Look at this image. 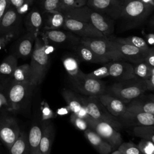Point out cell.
Returning <instances> with one entry per match:
<instances>
[{"instance_id": "9a60e30c", "label": "cell", "mask_w": 154, "mask_h": 154, "mask_svg": "<svg viewBox=\"0 0 154 154\" xmlns=\"http://www.w3.org/2000/svg\"><path fill=\"white\" fill-rule=\"evenodd\" d=\"M107 77H112L119 81L130 79L135 77L133 65L123 61H109L106 64Z\"/></svg>"}, {"instance_id": "4316f807", "label": "cell", "mask_w": 154, "mask_h": 154, "mask_svg": "<svg viewBox=\"0 0 154 154\" xmlns=\"http://www.w3.org/2000/svg\"><path fill=\"white\" fill-rule=\"evenodd\" d=\"M54 137V127L51 123L45 125L39 144V150L42 154H50Z\"/></svg>"}, {"instance_id": "ba28073f", "label": "cell", "mask_w": 154, "mask_h": 154, "mask_svg": "<svg viewBox=\"0 0 154 154\" xmlns=\"http://www.w3.org/2000/svg\"><path fill=\"white\" fill-rule=\"evenodd\" d=\"M20 132L16 119L6 111L0 112V141L9 149Z\"/></svg>"}, {"instance_id": "816d5d0a", "label": "cell", "mask_w": 154, "mask_h": 154, "mask_svg": "<svg viewBox=\"0 0 154 154\" xmlns=\"http://www.w3.org/2000/svg\"><path fill=\"white\" fill-rule=\"evenodd\" d=\"M30 154H42L41 152H40V150H37V151H35V152H33V153H30Z\"/></svg>"}, {"instance_id": "d590c367", "label": "cell", "mask_w": 154, "mask_h": 154, "mask_svg": "<svg viewBox=\"0 0 154 154\" xmlns=\"http://www.w3.org/2000/svg\"><path fill=\"white\" fill-rule=\"evenodd\" d=\"M10 5L13 6L21 16L26 14L34 4V0H10Z\"/></svg>"}, {"instance_id": "836d02e7", "label": "cell", "mask_w": 154, "mask_h": 154, "mask_svg": "<svg viewBox=\"0 0 154 154\" xmlns=\"http://www.w3.org/2000/svg\"><path fill=\"white\" fill-rule=\"evenodd\" d=\"M133 69L135 77L144 81L149 78L152 73L154 72V67H150L145 61L135 64L133 66Z\"/></svg>"}, {"instance_id": "6da1fadb", "label": "cell", "mask_w": 154, "mask_h": 154, "mask_svg": "<svg viewBox=\"0 0 154 154\" xmlns=\"http://www.w3.org/2000/svg\"><path fill=\"white\" fill-rule=\"evenodd\" d=\"M60 11H61L66 17L91 24L105 37L111 36L114 31V20L93 10L87 5L79 7H63Z\"/></svg>"}, {"instance_id": "9c48e42d", "label": "cell", "mask_w": 154, "mask_h": 154, "mask_svg": "<svg viewBox=\"0 0 154 154\" xmlns=\"http://www.w3.org/2000/svg\"><path fill=\"white\" fill-rule=\"evenodd\" d=\"M32 88L29 82H17L11 79L9 81L6 91L12 111L20 109Z\"/></svg>"}, {"instance_id": "c3c4849f", "label": "cell", "mask_w": 154, "mask_h": 154, "mask_svg": "<svg viewBox=\"0 0 154 154\" xmlns=\"http://www.w3.org/2000/svg\"><path fill=\"white\" fill-rule=\"evenodd\" d=\"M146 43H149V45H152L153 44V42H154V35L152 33H150V34H148L146 37Z\"/></svg>"}, {"instance_id": "d6a6232c", "label": "cell", "mask_w": 154, "mask_h": 154, "mask_svg": "<svg viewBox=\"0 0 154 154\" xmlns=\"http://www.w3.org/2000/svg\"><path fill=\"white\" fill-rule=\"evenodd\" d=\"M134 135L141 139L149 140L154 143V126H136L133 128Z\"/></svg>"}, {"instance_id": "f546056e", "label": "cell", "mask_w": 154, "mask_h": 154, "mask_svg": "<svg viewBox=\"0 0 154 154\" xmlns=\"http://www.w3.org/2000/svg\"><path fill=\"white\" fill-rule=\"evenodd\" d=\"M108 38L117 42L127 43V44L134 46L139 48L140 50L144 52L146 54L149 52V51L150 49V48L148 46L145 40L137 36H129L125 38L115 37L110 36Z\"/></svg>"}, {"instance_id": "2e32d148", "label": "cell", "mask_w": 154, "mask_h": 154, "mask_svg": "<svg viewBox=\"0 0 154 154\" xmlns=\"http://www.w3.org/2000/svg\"><path fill=\"white\" fill-rule=\"evenodd\" d=\"M109 40L111 45L123 55L125 61H129L134 64L144 61L146 54L139 48L127 43L117 42L110 38Z\"/></svg>"}, {"instance_id": "f907efd6", "label": "cell", "mask_w": 154, "mask_h": 154, "mask_svg": "<svg viewBox=\"0 0 154 154\" xmlns=\"http://www.w3.org/2000/svg\"><path fill=\"white\" fill-rule=\"evenodd\" d=\"M111 154H123V153H122L120 151H119L117 149H116V150H114Z\"/></svg>"}, {"instance_id": "8d00e7d4", "label": "cell", "mask_w": 154, "mask_h": 154, "mask_svg": "<svg viewBox=\"0 0 154 154\" xmlns=\"http://www.w3.org/2000/svg\"><path fill=\"white\" fill-rule=\"evenodd\" d=\"M117 149L123 154H142L138 146L130 142H122Z\"/></svg>"}, {"instance_id": "52a82bcc", "label": "cell", "mask_w": 154, "mask_h": 154, "mask_svg": "<svg viewBox=\"0 0 154 154\" xmlns=\"http://www.w3.org/2000/svg\"><path fill=\"white\" fill-rule=\"evenodd\" d=\"M88 124V127L96 132L112 147V150H116L123 142L122 137L116 129L109 124L93 119L88 115L85 118Z\"/></svg>"}, {"instance_id": "4fadbf2b", "label": "cell", "mask_w": 154, "mask_h": 154, "mask_svg": "<svg viewBox=\"0 0 154 154\" xmlns=\"http://www.w3.org/2000/svg\"><path fill=\"white\" fill-rule=\"evenodd\" d=\"M71 82L77 91L88 96H97L105 92L106 86L101 79L87 76L86 73L84 77Z\"/></svg>"}, {"instance_id": "4dcf8cb0", "label": "cell", "mask_w": 154, "mask_h": 154, "mask_svg": "<svg viewBox=\"0 0 154 154\" xmlns=\"http://www.w3.org/2000/svg\"><path fill=\"white\" fill-rule=\"evenodd\" d=\"M42 131L39 126L33 125L31 127L28 135L29 154L39 150V144L42 138Z\"/></svg>"}, {"instance_id": "74e56055", "label": "cell", "mask_w": 154, "mask_h": 154, "mask_svg": "<svg viewBox=\"0 0 154 154\" xmlns=\"http://www.w3.org/2000/svg\"><path fill=\"white\" fill-rule=\"evenodd\" d=\"M70 120L71 123L78 129L81 131H85L89 128L87 120L81 117L76 114L72 113L70 115Z\"/></svg>"}, {"instance_id": "bcb514c9", "label": "cell", "mask_w": 154, "mask_h": 154, "mask_svg": "<svg viewBox=\"0 0 154 154\" xmlns=\"http://www.w3.org/2000/svg\"><path fill=\"white\" fill-rule=\"evenodd\" d=\"M51 117H52V112L50 109L49 107L46 105L43 109V119H48Z\"/></svg>"}, {"instance_id": "277c9868", "label": "cell", "mask_w": 154, "mask_h": 154, "mask_svg": "<svg viewBox=\"0 0 154 154\" xmlns=\"http://www.w3.org/2000/svg\"><path fill=\"white\" fill-rule=\"evenodd\" d=\"M146 90L144 81L135 77L114 83L107 88H106L105 93L127 103L140 97Z\"/></svg>"}, {"instance_id": "d4e9b609", "label": "cell", "mask_w": 154, "mask_h": 154, "mask_svg": "<svg viewBox=\"0 0 154 154\" xmlns=\"http://www.w3.org/2000/svg\"><path fill=\"white\" fill-rule=\"evenodd\" d=\"M43 16V29H60L63 27L65 15L60 11L46 12Z\"/></svg>"}, {"instance_id": "30bf717a", "label": "cell", "mask_w": 154, "mask_h": 154, "mask_svg": "<svg viewBox=\"0 0 154 154\" xmlns=\"http://www.w3.org/2000/svg\"><path fill=\"white\" fill-rule=\"evenodd\" d=\"M63 28L81 38L105 37L91 24L66 16Z\"/></svg>"}, {"instance_id": "7dc6e473", "label": "cell", "mask_w": 154, "mask_h": 154, "mask_svg": "<svg viewBox=\"0 0 154 154\" xmlns=\"http://www.w3.org/2000/svg\"><path fill=\"white\" fill-rule=\"evenodd\" d=\"M11 79H8V78H5L3 76H0V91L2 90L3 89H4L5 88V87L7 86L8 82H9V81Z\"/></svg>"}, {"instance_id": "8992f818", "label": "cell", "mask_w": 154, "mask_h": 154, "mask_svg": "<svg viewBox=\"0 0 154 154\" xmlns=\"http://www.w3.org/2000/svg\"><path fill=\"white\" fill-rule=\"evenodd\" d=\"M80 43L109 61H125L123 55L111 45L108 37L81 38Z\"/></svg>"}, {"instance_id": "5b68a950", "label": "cell", "mask_w": 154, "mask_h": 154, "mask_svg": "<svg viewBox=\"0 0 154 154\" xmlns=\"http://www.w3.org/2000/svg\"><path fill=\"white\" fill-rule=\"evenodd\" d=\"M87 114L94 120L106 122L117 131L121 130L123 126L118 119L111 114L96 96L81 97Z\"/></svg>"}, {"instance_id": "ffe728a7", "label": "cell", "mask_w": 154, "mask_h": 154, "mask_svg": "<svg viewBox=\"0 0 154 154\" xmlns=\"http://www.w3.org/2000/svg\"><path fill=\"white\" fill-rule=\"evenodd\" d=\"M28 32L38 35L40 29L43 26V14L40 10L31 8L27 13L24 21Z\"/></svg>"}, {"instance_id": "cb8c5ba5", "label": "cell", "mask_w": 154, "mask_h": 154, "mask_svg": "<svg viewBox=\"0 0 154 154\" xmlns=\"http://www.w3.org/2000/svg\"><path fill=\"white\" fill-rule=\"evenodd\" d=\"M62 63L71 81L82 78L85 75V73L80 69L79 60L75 56L71 55L63 56L62 57Z\"/></svg>"}, {"instance_id": "83f0119b", "label": "cell", "mask_w": 154, "mask_h": 154, "mask_svg": "<svg viewBox=\"0 0 154 154\" xmlns=\"http://www.w3.org/2000/svg\"><path fill=\"white\" fill-rule=\"evenodd\" d=\"M8 150L10 154H29L28 135L26 132H20Z\"/></svg>"}, {"instance_id": "7bdbcfd3", "label": "cell", "mask_w": 154, "mask_h": 154, "mask_svg": "<svg viewBox=\"0 0 154 154\" xmlns=\"http://www.w3.org/2000/svg\"><path fill=\"white\" fill-rule=\"evenodd\" d=\"M10 5V0H0V22L7 10Z\"/></svg>"}, {"instance_id": "7402d4cb", "label": "cell", "mask_w": 154, "mask_h": 154, "mask_svg": "<svg viewBox=\"0 0 154 154\" xmlns=\"http://www.w3.org/2000/svg\"><path fill=\"white\" fill-rule=\"evenodd\" d=\"M72 49L76 55L84 61L91 63H106L109 62L107 59L98 55L90 48L82 44L80 42L73 46Z\"/></svg>"}, {"instance_id": "44dd1931", "label": "cell", "mask_w": 154, "mask_h": 154, "mask_svg": "<svg viewBox=\"0 0 154 154\" xmlns=\"http://www.w3.org/2000/svg\"><path fill=\"white\" fill-rule=\"evenodd\" d=\"M97 97L109 112L116 117L126 111V103L114 96L104 93Z\"/></svg>"}, {"instance_id": "e575fe53", "label": "cell", "mask_w": 154, "mask_h": 154, "mask_svg": "<svg viewBox=\"0 0 154 154\" xmlns=\"http://www.w3.org/2000/svg\"><path fill=\"white\" fill-rule=\"evenodd\" d=\"M39 7L42 13L51 11H60L61 8V0H34Z\"/></svg>"}, {"instance_id": "603a6c76", "label": "cell", "mask_w": 154, "mask_h": 154, "mask_svg": "<svg viewBox=\"0 0 154 154\" xmlns=\"http://www.w3.org/2000/svg\"><path fill=\"white\" fill-rule=\"evenodd\" d=\"M84 135L88 142L100 154H109L112 151L110 144L91 129L88 128L85 130Z\"/></svg>"}, {"instance_id": "3957f363", "label": "cell", "mask_w": 154, "mask_h": 154, "mask_svg": "<svg viewBox=\"0 0 154 154\" xmlns=\"http://www.w3.org/2000/svg\"><path fill=\"white\" fill-rule=\"evenodd\" d=\"M29 64L31 71L30 84L34 88L43 80L50 64L48 46L36 36Z\"/></svg>"}, {"instance_id": "7a4b0ae2", "label": "cell", "mask_w": 154, "mask_h": 154, "mask_svg": "<svg viewBox=\"0 0 154 154\" xmlns=\"http://www.w3.org/2000/svg\"><path fill=\"white\" fill-rule=\"evenodd\" d=\"M122 7L119 20L122 29H131L143 24L150 16L153 7L141 0H122Z\"/></svg>"}, {"instance_id": "ab89813d", "label": "cell", "mask_w": 154, "mask_h": 154, "mask_svg": "<svg viewBox=\"0 0 154 154\" xmlns=\"http://www.w3.org/2000/svg\"><path fill=\"white\" fill-rule=\"evenodd\" d=\"M6 87L4 89L0 91V112L12 111L7 94Z\"/></svg>"}, {"instance_id": "8fae6325", "label": "cell", "mask_w": 154, "mask_h": 154, "mask_svg": "<svg viewBox=\"0 0 154 154\" xmlns=\"http://www.w3.org/2000/svg\"><path fill=\"white\" fill-rule=\"evenodd\" d=\"M22 16L11 5L5 12L0 22V35L11 38L16 36L21 28Z\"/></svg>"}, {"instance_id": "f6af8a7d", "label": "cell", "mask_w": 154, "mask_h": 154, "mask_svg": "<svg viewBox=\"0 0 154 154\" xmlns=\"http://www.w3.org/2000/svg\"><path fill=\"white\" fill-rule=\"evenodd\" d=\"M12 38L10 36L0 35V50L4 49Z\"/></svg>"}, {"instance_id": "e0dca14e", "label": "cell", "mask_w": 154, "mask_h": 154, "mask_svg": "<svg viewBox=\"0 0 154 154\" xmlns=\"http://www.w3.org/2000/svg\"><path fill=\"white\" fill-rule=\"evenodd\" d=\"M117 118L121 123L131 126H151L154 124V115L147 112H132L125 111Z\"/></svg>"}, {"instance_id": "5bb4252c", "label": "cell", "mask_w": 154, "mask_h": 154, "mask_svg": "<svg viewBox=\"0 0 154 154\" xmlns=\"http://www.w3.org/2000/svg\"><path fill=\"white\" fill-rule=\"evenodd\" d=\"M45 43L54 45H67L72 48L79 43L81 37L67 31L61 29H43L42 34Z\"/></svg>"}, {"instance_id": "484cf974", "label": "cell", "mask_w": 154, "mask_h": 154, "mask_svg": "<svg viewBox=\"0 0 154 154\" xmlns=\"http://www.w3.org/2000/svg\"><path fill=\"white\" fill-rule=\"evenodd\" d=\"M126 104L127 111L132 112H147L154 114V102L153 100H143L138 97Z\"/></svg>"}, {"instance_id": "ac0fdd59", "label": "cell", "mask_w": 154, "mask_h": 154, "mask_svg": "<svg viewBox=\"0 0 154 154\" xmlns=\"http://www.w3.org/2000/svg\"><path fill=\"white\" fill-rule=\"evenodd\" d=\"M36 35L26 32L20 37L15 43L14 46V55L17 58H28L32 54Z\"/></svg>"}, {"instance_id": "f1b7e54d", "label": "cell", "mask_w": 154, "mask_h": 154, "mask_svg": "<svg viewBox=\"0 0 154 154\" xmlns=\"http://www.w3.org/2000/svg\"><path fill=\"white\" fill-rule=\"evenodd\" d=\"M17 66V58L13 54L8 55L0 64V76L11 79Z\"/></svg>"}, {"instance_id": "b9f144b4", "label": "cell", "mask_w": 154, "mask_h": 154, "mask_svg": "<svg viewBox=\"0 0 154 154\" xmlns=\"http://www.w3.org/2000/svg\"><path fill=\"white\" fill-rule=\"evenodd\" d=\"M144 61L152 67H154V49L153 48H150L149 52L146 54L144 58Z\"/></svg>"}, {"instance_id": "ee69618b", "label": "cell", "mask_w": 154, "mask_h": 154, "mask_svg": "<svg viewBox=\"0 0 154 154\" xmlns=\"http://www.w3.org/2000/svg\"><path fill=\"white\" fill-rule=\"evenodd\" d=\"M146 90L153 91L154 90V72L152 73L150 76L144 80Z\"/></svg>"}, {"instance_id": "d6986e66", "label": "cell", "mask_w": 154, "mask_h": 154, "mask_svg": "<svg viewBox=\"0 0 154 154\" xmlns=\"http://www.w3.org/2000/svg\"><path fill=\"white\" fill-rule=\"evenodd\" d=\"M61 94L67 105V107L72 113L84 119L88 116L81 97L75 92L70 90L64 88L61 91Z\"/></svg>"}, {"instance_id": "1f68e13d", "label": "cell", "mask_w": 154, "mask_h": 154, "mask_svg": "<svg viewBox=\"0 0 154 154\" xmlns=\"http://www.w3.org/2000/svg\"><path fill=\"white\" fill-rule=\"evenodd\" d=\"M11 79L17 82H29L31 79V71L29 64L17 66L15 69Z\"/></svg>"}, {"instance_id": "7c38bea8", "label": "cell", "mask_w": 154, "mask_h": 154, "mask_svg": "<svg viewBox=\"0 0 154 154\" xmlns=\"http://www.w3.org/2000/svg\"><path fill=\"white\" fill-rule=\"evenodd\" d=\"M87 7L112 19H119L122 7V0H87Z\"/></svg>"}, {"instance_id": "681fc988", "label": "cell", "mask_w": 154, "mask_h": 154, "mask_svg": "<svg viewBox=\"0 0 154 154\" xmlns=\"http://www.w3.org/2000/svg\"><path fill=\"white\" fill-rule=\"evenodd\" d=\"M144 4L154 7V0H141Z\"/></svg>"}, {"instance_id": "60d3db41", "label": "cell", "mask_w": 154, "mask_h": 154, "mask_svg": "<svg viewBox=\"0 0 154 154\" xmlns=\"http://www.w3.org/2000/svg\"><path fill=\"white\" fill-rule=\"evenodd\" d=\"M87 0H61V7H79L85 5Z\"/></svg>"}, {"instance_id": "f35d334b", "label": "cell", "mask_w": 154, "mask_h": 154, "mask_svg": "<svg viewBox=\"0 0 154 154\" xmlns=\"http://www.w3.org/2000/svg\"><path fill=\"white\" fill-rule=\"evenodd\" d=\"M137 146L142 154H154V144L153 142L141 139Z\"/></svg>"}]
</instances>
